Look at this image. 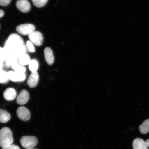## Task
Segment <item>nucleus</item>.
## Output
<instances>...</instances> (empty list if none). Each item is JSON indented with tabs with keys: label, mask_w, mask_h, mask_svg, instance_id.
I'll use <instances>...</instances> for the list:
<instances>
[{
	"label": "nucleus",
	"mask_w": 149,
	"mask_h": 149,
	"mask_svg": "<svg viewBox=\"0 0 149 149\" xmlns=\"http://www.w3.org/2000/svg\"><path fill=\"white\" fill-rule=\"evenodd\" d=\"M23 38L16 33H13L9 36L5 44L4 49L9 52L14 53L15 50L24 44Z\"/></svg>",
	"instance_id": "obj_1"
},
{
	"label": "nucleus",
	"mask_w": 149,
	"mask_h": 149,
	"mask_svg": "<svg viewBox=\"0 0 149 149\" xmlns=\"http://www.w3.org/2000/svg\"><path fill=\"white\" fill-rule=\"evenodd\" d=\"M14 142L12 130L7 127L0 130V147L3 148L12 144Z\"/></svg>",
	"instance_id": "obj_2"
},
{
	"label": "nucleus",
	"mask_w": 149,
	"mask_h": 149,
	"mask_svg": "<svg viewBox=\"0 0 149 149\" xmlns=\"http://www.w3.org/2000/svg\"><path fill=\"white\" fill-rule=\"evenodd\" d=\"M38 139L33 136H24L20 139V144L26 149L33 148L38 143Z\"/></svg>",
	"instance_id": "obj_3"
},
{
	"label": "nucleus",
	"mask_w": 149,
	"mask_h": 149,
	"mask_svg": "<svg viewBox=\"0 0 149 149\" xmlns=\"http://www.w3.org/2000/svg\"><path fill=\"white\" fill-rule=\"evenodd\" d=\"M35 27L32 24H26L18 25L16 27L17 31L22 35H29L35 31Z\"/></svg>",
	"instance_id": "obj_4"
},
{
	"label": "nucleus",
	"mask_w": 149,
	"mask_h": 149,
	"mask_svg": "<svg viewBox=\"0 0 149 149\" xmlns=\"http://www.w3.org/2000/svg\"><path fill=\"white\" fill-rule=\"evenodd\" d=\"M9 80L14 82H23L25 81L26 77L25 73H21L19 72L10 71L7 72Z\"/></svg>",
	"instance_id": "obj_5"
},
{
	"label": "nucleus",
	"mask_w": 149,
	"mask_h": 149,
	"mask_svg": "<svg viewBox=\"0 0 149 149\" xmlns=\"http://www.w3.org/2000/svg\"><path fill=\"white\" fill-rule=\"evenodd\" d=\"M29 38L31 42L37 46H41L43 42V37L40 31H35L29 35Z\"/></svg>",
	"instance_id": "obj_6"
},
{
	"label": "nucleus",
	"mask_w": 149,
	"mask_h": 149,
	"mask_svg": "<svg viewBox=\"0 0 149 149\" xmlns=\"http://www.w3.org/2000/svg\"><path fill=\"white\" fill-rule=\"evenodd\" d=\"M17 115L19 118L25 122L29 120L31 117V113L29 110L24 107L18 108Z\"/></svg>",
	"instance_id": "obj_7"
},
{
	"label": "nucleus",
	"mask_w": 149,
	"mask_h": 149,
	"mask_svg": "<svg viewBox=\"0 0 149 149\" xmlns=\"http://www.w3.org/2000/svg\"><path fill=\"white\" fill-rule=\"evenodd\" d=\"M17 7L20 12L27 13L30 10V3L27 0H18L16 3Z\"/></svg>",
	"instance_id": "obj_8"
},
{
	"label": "nucleus",
	"mask_w": 149,
	"mask_h": 149,
	"mask_svg": "<svg viewBox=\"0 0 149 149\" xmlns=\"http://www.w3.org/2000/svg\"><path fill=\"white\" fill-rule=\"evenodd\" d=\"M29 92L27 91L24 89L18 95L16 101L19 105H24L29 101Z\"/></svg>",
	"instance_id": "obj_9"
},
{
	"label": "nucleus",
	"mask_w": 149,
	"mask_h": 149,
	"mask_svg": "<svg viewBox=\"0 0 149 149\" xmlns=\"http://www.w3.org/2000/svg\"><path fill=\"white\" fill-rule=\"evenodd\" d=\"M39 77L38 72H32L27 80V84L31 88H34L38 84Z\"/></svg>",
	"instance_id": "obj_10"
},
{
	"label": "nucleus",
	"mask_w": 149,
	"mask_h": 149,
	"mask_svg": "<svg viewBox=\"0 0 149 149\" xmlns=\"http://www.w3.org/2000/svg\"><path fill=\"white\" fill-rule=\"evenodd\" d=\"M17 93L15 89L12 88H9L6 89L3 93V97L7 101H12L16 98Z\"/></svg>",
	"instance_id": "obj_11"
},
{
	"label": "nucleus",
	"mask_w": 149,
	"mask_h": 149,
	"mask_svg": "<svg viewBox=\"0 0 149 149\" xmlns=\"http://www.w3.org/2000/svg\"><path fill=\"white\" fill-rule=\"evenodd\" d=\"M44 54L45 60L47 64L50 65L53 64L54 61V57L51 48H46L44 50Z\"/></svg>",
	"instance_id": "obj_12"
},
{
	"label": "nucleus",
	"mask_w": 149,
	"mask_h": 149,
	"mask_svg": "<svg viewBox=\"0 0 149 149\" xmlns=\"http://www.w3.org/2000/svg\"><path fill=\"white\" fill-rule=\"evenodd\" d=\"M133 147L134 149H148L146 142L142 139L139 138L134 140Z\"/></svg>",
	"instance_id": "obj_13"
},
{
	"label": "nucleus",
	"mask_w": 149,
	"mask_h": 149,
	"mask_svg": "<svg viewBox=\"0 0 149 149\" xmlns=\"http://www.w3.org/2000/svg\"><path fill=\"white\" fill-rule=\"evenodd\" d=\"M18 59L14 55V53L13 54L8 56L6 57L4 62L3 63L4 67L6 68H9L12 66L13 63L18 61Z\"/></svg>",
	"instance_id": "obj_14"
},
{
	"label": "nucleus",
	"mask_w": 149,
	"mask_h": 149,
	"mask_svg": "<svg viewBox=\"0 0 149 149\" xmlns=\"http://www.w3.org/2000/svg\"><path fill=\"white\" fill-rule=\"evenodd\" d=\"M27 48L25 44H23L21 46L19 47L15 50L14 55L18 59H19L22 56L26 54L27 51Z\"/></svg>",
	"instance_id": "obj_15"
},
{
	"label": "nucleus",
	"mask_w": 149,
	"mask_h": 149,
	"mask_svg": "<svg viewBox=\"0 0 149 149\" xmlns=\"http://www.w3.org/2000/svg\"><path fill=\"white\" fill-rule=\"evenodd\" d=\"M10 115L5 110L0 109V122L5 123L10 120Z\"/></svg>",
	"instance_id": "obj_16"
},
{
	"label": "nucleus",
	"mask_w": 149,
	"mask_h": 149,
	"mask_svg": "<svg viewBox=\"0 0 149 149\" xmlns=\"http://www.w3.org/2000/svg\"><path fill=\"white\" fill-rule=\"evenodd\" d=\"M11 68L14 70V71L21 73H25L26 70L25 67L19 64L18 61L14 62L11 66Z\"/></svg>",
	"instance_id": "obj_17"
},
{
	"label": "nucleus",
	"mask_w": 149,
	"mask_h": 149,
	"mask_svg": "<svg viewBox=\"0 0 149 149\" xmlns=\"http://www.w3.org/2000/svg\"><path fill=\"white\" fill-rule=\"evenodd\" d=\"M140 132L143 134H145L149 132V119L145 120L139 127Z\"/></svg>",
	"instance_id": "obj_18"
},
{
	"label": "nucleus",
	"mask_w": 149,
	"mask_h": 149,
	"mask_svg": "<svg viewBox=\"0 0 149 149\" xmlns=\"http://www.w3.org/2000/svg\"><path fill=\"white\" fill-rule=\"evenodd\" d=\"M31 61L29 56L27 54H25L20 58L18 60V62L20 65L24 66L29 65Z\"/></svg>",
	"instance_id": "obj_19"
},
{
	"label": "nucleus",
	"mask_w": 149,
	"mask_h": 149,
	"mask_svg": "<svg viewBox=\"0 0 149 149\" xmlns=\"http://www.w3.org/2000/svg\"><path fill=\"white\" fill-rule=\"evenodd\" d=\"M29 65V70L31 72H37L38 68V64L36 59L31 60Z\"/></svg>",
	"instance_id": "obj_20"
},
{
	"label": "nucleus",
	"mask_w": 149,
	"mask_h": 149,
	"mask_svg": "<svg viewBox=\"0 0 149 149\" xmlns=\"http://www.w3.org/2000/svg\"><path fill=\"white\" fill-rule=\"evenodd\" d=\"M9 81L7 72L3 70L0 72V83H7Z\"/></svg>",
	"instance_id": "obj_21"
},
{
	"label": "nucleus",
	"mask_w": 149,
	"mask_h": 149,
	"mask_svg": "<svg viewBox=\"0 0 149 149\" xmlns=\"http://www.w3.org/2000/svg\"><path fill=\"white\" fill-rule=\"evenodd\" d=\"M48 0H32L33 3L35 6L38 8L43 7L47 3Z\"/></svg>",
	"instance_id": "obj_22"
},
{
	"label": "nucleus",
	"mask_w": 149,
	"mask_h": 149,
	"mask_svg": "<svg viewBox=\"0 0 149 149\" xmlns=\"http://www.w3.org/2000/svg\"><path fill=\"white\" fill-rule=\"evenodd\" d=\"M6 58V55L3 48L0 47V63H3Z\"/></svg>",
	"instance_id": "obj_23"
},
{
	"label": "nucleus",
	"mask_w": 149,
	"mask_h": 149,
	"mask_svg": "<svg viewBox=\"0 0 149 149\" xmlns=\"http://www.w3.org/2000/svg\"><path fill=\"white\" fill-rule=\"evenodd\" d=\"M26 47L29 50V51L31 52H34L35 51L34 46L32 43L30 41H28L27 42Z\"/></svg>",
	"instance_id": "obj_24"
},
{
	"label": "nucleus",
	"mask_w": 149,
	"mask_h": 149,
	"mask_svg": "<svg viewBox=\"0 0 149 149\" xmlns=\"http://www.w3.org/2000/svg\"><path fill=\"white\" fill-rule=\"evenodd\" d=\"M12 0H0V5L5 6L10 3Z\"/></svg>",
	"instance_id": "obj_25"
},
{
	"label": "nucleus",
	"mask_w": 149,
	"mask_h": 149,
	"mask_svg": "<svg viewBox=\"0 0 149 149\" xmlns=\"http://www.w3.org/2000/svg\"><path fill=\"white\" fill-rule=\"evenodd\" d=\"M2 149H20L17 145L11 144L2 148Z\"/></svg>",
	"instance_id": "obj_26"
},
{
	"label": "nucleus",
	"mask_w": 149,
	"mask_h": 149,
	"mask_svg": "<svg viewBox=\"0 0 149 149\" xmlns=\"http://www.w3.org/2000/svg\"><path fill=\"white\" fill-rule=\"evenodd\" d=\"M3 67H4L3 63H0V72L3 70Z\"/></svg>",
	"instance_id": "obj_27"
},
{
	"label": "nucleus",
	"mask_w": 149,
	"mask_h": 149,
	"mask_svg": "<svg viewBox=\"0 0 149 149\" xmlns=\"http://www.w3.org/2000/svg\"><path fill=\"white\" fill-rule=\"evenodd\" d=\"M4 15V12H3V11L0 9V18L2 17Z\"/></svg>",
	"instance_id": "obj_28"
},
{
	"label": "nucleus",
	"mask_w": 149,
	"mask_h": 149,
	"mask_svg": "<svg viewBox=\"0 0 149 149\" xmlns=\"http://www.w3.org/2000/svg\"><path fill=\"white\" fill-rule=\"evenodd\" d=\"M146 143V144L147 145V146L149 148V139H148L146 140V141H145Z\"/></svg>",
	"instance_id": "obj_29"
},
{
	"label": "nucleus",
	"mask_w": 149,
	"mask_h": 149,
	"mask_svg": "<svg viewBox=\"0 0 149 149\" xmlns=\"http://www.w3.org/2000/svg\"><path fill=\"white\" fill-rule=\"evenodd\" d=\"M35 149V148H28V149Z\"/></svg>",
	"instance_id": "obj_30"
}]
</instances>
